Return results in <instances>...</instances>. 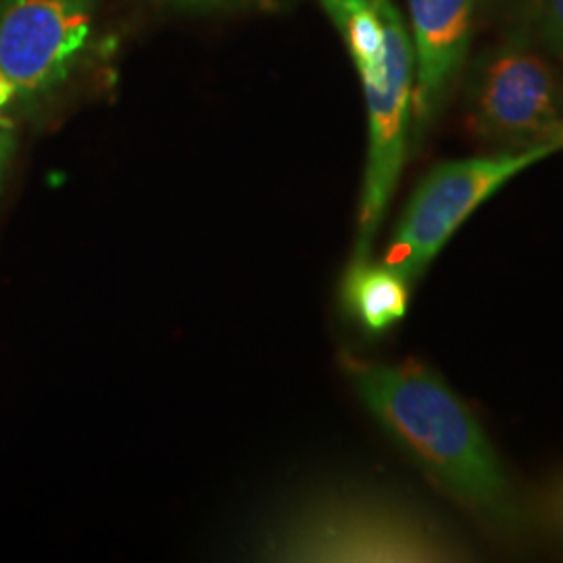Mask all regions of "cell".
I'll return each instance as SVG.
<instances>
[{
  "mask_svg": "<svg viewBox=\"0 0 563 563\" xmlns=\"http://www.w3.org/2000/svg\"><path fill=\"white\" fill-rule=\"evenodd\" d=\"M562 113V86L549 63L528 51H505L486 63L474 86L467 128L507 151L563 146Z\"/></svg>",
  "mask_w": 563,
  "mask_h": 563,
  "instance_id": "obj_5",
  "label": "cell"
},
{
  "mask_svg": "<svg viewBox=\"0 0 563 563\" xmlns=\"http://www.w3.org/2000/svg\"><path fill=\"white\" fill-rule=\"evenodd\" d=\"M560 141L563 142V130H562V136H560Z\"/></svg>",
  "mask_w": 563,
  "mask_h": 563,
  "instance_id": "obj_15",
  "label": "cell"
},
{
  "mask_svg": "<svg viewBox=\"0 0 563 563\" xmlns=\"http://www.w3.org/2000/svg\"><path fill=\"white\" fill-rule=\"evenodd\" d=\"M553 511H555L558 520L563 523V483L558 486V490L553 495Z\"/></svg>",
  "mask_w": 563,
  "mask_h": 563,
  "instance_id": "obj_13",
  "label": "cell"
},
{
  "mask_svg": "<svg viewBox=\"0 0 563 563\" xmlns=\"http://www.w3.org/2000/svg\"><path fill=\"white\" fill-rule=\"evenodd\" d=\"M530 9L544 42L563 53V0H530Z\"/></svg>",
  "mask_w": 563,
  "mask_h": 563,
  "instance_id": "obj_10",
  "label": "cell"
},
{
  "mask_svg": "<svg viewBox=\"0 0 563 563\" xmlns=\"http://www.w3.org/2000/svg\"><path fill=\"white\" fill-rule=\"evenodd\" d=\"M365 409L420 465L428 481L497 532H518L522 509L497 449L470 405L418 362L344 357Z\"/></svg>",
  "mask_w": 563,
  "mask_h": 563,
  "instance_id": "obj_1",
  "label": "cell"
},
{
  "mask_svg": "<svg viewBox=\"0 0 563 563\" xmlns=\"http://www.w3.org/2000/svg\"><path fill=\"white\" fill-rule=\"evenodd\" d=\"M13 151H15V139H13V134H11L9 130H2V128H0V180H2V176H4L7 163L11 159Z\"/></svg>",
  "mask_w": 563,
  "mask_h": 563,
  "instance_id": "obj_11",
  "label": "cell"
},
{
  "mask_svg": "<svg viewBox=\"0 0 563 563\" xmlns=\"http://www.w3.org/2000/svg\"><path fill=\"white\" fill-rule=\"evenodd\" d=\"M384 23V53L360 67L367 107V162L353 260H369L407 157L413 118L416 51L401 13L390 0H376Z\"/></svg>",
  "mask_w": 563,
  "mask_h": 563,
  "instance_id": "obj_3",
  "label": "cell"
},
{
  "mask_svg": "<svg viewBox=\"0 0 563 563\" xmlns=\"http://www.w3.org/2000/svg\"><path fill=\"white\" fill-rule=\"evenodd\" d=\"M342 305L372 334L401 322L409 307V282L384 263L353 260L342 280Z\"/></svg>",
  "mask_w": 563,
  "mask_h": 563,
  "instance_id": "obj_8",
  "label": "cell"
},
{
  "mask_svg": "<svg viewBox=\"0 0 563 563\" xmlns=\"http://www.w3.org/2000/svg\"><path fill=\"white\" fill-rule=\"evenodd\" d=\"M342 34L355 67H365L384 53V23L376 0H320Z\"/></svg>",
  "mask_w": 563,
  "mask_h": 563,
  "instance_id": "obj_9",
  "label": "cell"
},
{
  "mask_svg": "<svg viewBox=\"0 0 563 563\" xmlns=\"http://www.w3.org/2000/svg\"><path fill=\"white\" fill-rule=\"evenodd\" d=\"M15 92H18L15 86L0 76V111L15 97Z\"/></svg>",
  "mask_w": 563,
  "mask_h": 563,
  "instance_id": "obj_12",
  "label": "cell"
},
{
  "mask_svg": "<svg viewBox=\"0 0 563 563\" xmlns=\"http://www.w3.org/2000/svg\"><path fill=\"white\" fill-rule=\"evenodd\" d=\"M409 7L416 51L413 115L423 125L434 118L460 71L474 0H409Z\"/></svg>",
  "mask_w": 563,
  "mask_h": 563,
  "instance_id": "obj_7",
  "label": "cell"
},
{
  "mask_svg": "<svg viewBox=\"0 0 563 563\" xmlns=\"http://www.w3.org/2000/svg\"><path fill=\"white\" fill-rule=\"evenodd\" d=\"M95 0H2L0 76L18 92L59 84L90 36Z\"/></svg>",
  "mask_w": 563,
  "mask_h": 563,
  "instance_id": "obj_6",
  "label": "cell"
},
{
  "mask_svg": "<svg viewBox=\"0 0 563 563\" xmlns=\"http://www.w3.org/2000/svg\"><path fill=\"white\" fill-rule=\"evenodd\" d=\"M174 2H190V4H195V2H209V0H174Z\"/></svg>",
  "mask_w": 563,
  "mask_h": 563,
  "instance_id": "obj_14",
  "label": "cell"
},
{
  "mask_svg": "<svg viewBox=\"0 0 563 563\" xmlns=\"http://www.w3.org/2000/svg\"><path fill=\"white\" fill-rule=\"evenodd\" d=\"M547 142L490 157H472L437 165L416 188L388 242L383 263L401 278L416 282L463 222L507 181L560 151Z\"/></svg>",
  "mask_w": 563,
  "mask_h": 563,
  "instance_id": "obj_4",
  "label": "cell"
},
{
  "mask_svg": "<svg viewBox=\"0 0 563 563\" xmlns=\"http://www.w3.org/2000/svg\"><path fill=\"white\" fill-rule=\"evenodd\" d=\"M282 562H462L467 549L430 514L374 493H330L290 511L269 534Z\"/></svg>",
  "mask_w": 563,
  "mask_h": 563,
  "instance_id": "obj_2",
  "label": "cell"
}]
</instances>
